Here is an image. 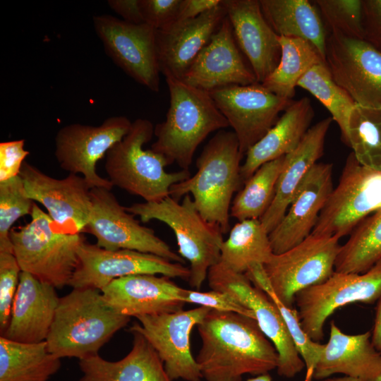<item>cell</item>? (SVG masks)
<instances>
[{"label":"cell","mask_w":381,"mask_h":381,"mask_svg":"<svg viewBox=\"0 0 381 381\" xmlns=\"http://www.w3.org/2000/svg\"><path fill=\"white\" fill-rule=\"evenodd\" d=\"M332 121L330 116L313 126L296 148L285 155L274 198L267 212L260 219L268 233L283 219L297 189L322 156L325 138Z\"/></svg>","instance_id":"4316f807"},{"label":"cell","mask_w":381,"mask_h":381,"mask_svg":"<svg viewBox=\"0 0 381 381\" xmlns=\"http://www.w3.org/2000/svg\"><path fill=\"white\" fill-rule=\"evenodd\" d=\"M207 279L212 290L226 291L253 312L260 329L279 355V375L292 378L305 368L278 308L268 295L254 286L243 273L236 272L221 262L211 267Z\"/></svg>","instance_id":"30bf717a"},{"label":"cell","mask_w":381,"mask_h":381,"mask_svg":"<svg viewBox=\"0 0 381 381\" xmlns=\"http://www.w3.org/2000/svg\"><path fill=\"white\" fill-rule=\"evenodd\" d=\"M236 44L258 83L277 68L281 58L278 35L265 19L259 0H222Z\"/></svg>","instance_id":"7402d4cb"},{"label":"cell","mask_w":381,"mask_h":381,"mask_svg":"<svg viewBox=\"0 0 381 381\" xmlns=\"http://www.w3.org/2000/svg\"><path fill=\"white\" fill-rule=\"evenodd\" d=\"M226 16V11L221 1L219 6L195 18L177 21L167 29L156 30L160 73L165 78L181 80Z\"/></svg>","instance_id":"cb8c5ba5"},{"label":"cell","mask_w":381,"mask_h":381,"mask_svg":"<svg viewBox=\"0 0 381 381\" xmlns=\"http://www.w3.org/2000/svg\"><path fill=\"white\" fill-rule=\"evenodd\" d=\"M78 263L69 286L102 290L113 280L135 274H161L188 280L190 270L179 262L137 250H109L86 241L79 247Z\"/></svg>","instance_id":"9a60e30c"},{"label":"cell","mask_w":381,"mask_h":381,"mask_svg":"<svg viewBox=\"0 0 381 381\" xmlns=\"http://www.w3.org/2000/svg\"><path fill=\"white\" fill-rule=\"evenodd\" d=\"M59 298L55 287L21 272L9 323L1 337L26 344L45 341Z\"/></svg>","instance_id":"d4e9b609"},{"label":"cell","mask_w":381,"mask_h":381,"mask_svg":"<svg viewBox=\"0 0 381 381\" xmlns=\"http://www.w3.org/2000/svg\"><path fill=\"white\" fill-rule=\"evenodd\" d=\"M126 210L143 223L158 220L169 226L176 238L178 253L190 263L189 285L200 291L211 267L220 261L223 233L200 214L190 195L181 202L170 195L159 202L134 203Z\"/></svg>","instance_id":"8992f818"},{"label":"cell","mask_w":381,"mask_h":381,"mask_svg":"<svg viewBox=\"0 0 381 381\" xmlns=\"http://www.w3.org/2000/svg\"><path fill=\"white\" fill-rule=\"evenodd\" d=\"M184 289L170 277L143 274L113 280L101 290L105 302L128 317L172 313L183 309Z\"/></svg>","instance_id":"603a6c76"},{"label":"cell","mask_w":381,"mask_h":381,"mask_svg":"<svg viewBox=\"0 0 381 381\" xmlns=\"http://www.w3.org/2000/svg\"><path fill=\"white\" fill-rule=\"evenodd\" d=\"M364 40L381 51V0L363 1Z\"/></svg>","instance_id":"f6af8a7d"},{"label":"cell","mask_w":381,"mask_h":381,"mask_svg":"<svg viewBox=\"0 0 381 381\" xmlns=\"http://www.w3.org/2000/svg\"><path fill=\"white\" fill-rule=\"evenodd\" d=\"M183 299L186 303H195L219 311L236 313L255 319L251 310L226 291H200L184 289Z\"/></svg>","instance_id":"b9f144b4"},{"label":"cell","mask_w":381,"mask_h":381,"mask_svg":"<svg viewBox=\"0 0 381 381\" xmlns=\"http://www.w3.org/2000/svg\"><path fill=\"white\" fill-rule=\"evenodd\" d=\"M19 175L27 195L46 208L56 231L71 234L83 231L92 211L91 188L83 176L69 174L55 179L26 161Z\"/></svg>","instance_id":"ac0fdd59"},{"label":"cell","mask_w":381,"mask_h":381,"mask_svg":"<svg viewBox=\"0 0 381 381\" xmlns=\"http://www.w3.org/2000/svg\"><path fill=\"white\" fill-rule=\"evenodd\" d=\"M21 270L11 253L0 252V334L9 323L13 302L19 284Z\"/></svg>","instance_id":"60d3db41"},{"label":"cell","mask_w":381,"mask_h":381,"mask_svg":"<svg viewBox=\"0 0 381 381\" xmlns=\"http://www.w3.org/2000/svg\"><path fill=\"white\" fill-rule=\"evenodd\" d=\"M247 381H272V377L269 375V373H267V374L257 375L255 377L248 379Z\"/></svg>","instance_id":"f907efd6"},{"label":"cell","mask_w":381,"mask_h":381,"mask_svg":"<svg viewBox=\"0 0 381 381\" xmlns=\"http://www.w3.org/2000/svg\"><path fill=\"white\" fill-rule=\"evenodd\" d=\"M95 31L107 55L129 77L155 92L159 90L160 70L156 30L133 24L109 14L93 17Z\"/></svg>","instance_id":"4fadbf2b"},{"label":"cell","mask_w":381,"mask_h":381,"mask_svg":"<svg viewBox=\"0 0 381 381\" xmlns=\"http://www.w3.org/2000/svg\"><path fill=\"white\" fill-rule=\"evenodd\" d=\"M325 64L356 104L381 107V51L365 40L330 33Z\"/></svg>","instance_id":"d6986e66"},{"label":"cell","mask_w":381,"mask_h":381,"mask_svg":"<svg viewBox=\"0 0 381 381\" xmlns=\"http://www.w3.org/2000/svg\"><path fill=\"white\" fill-rule=\"evenodd\" d=\"M278 40L282 50L279 64L260 84L276 95L292 99L299 80L312 67L325 61L305 40L278 36Z\"/></svg>","instance_id":"d6a6232c"},{"label":"cell","mask_w":381,"mask_h":381,"mask_svg":"<svg viewBox=\"0 0 381 381\" xmlns=\"http://www.w3.org/2000/svg\"><path fill=\"white\" fill-rule=\"evenodd\" d=\"M321 381H361V380L357 378L344 375V377H333V378L327 377V378L321 380Z\"/></svg>","instance_id":"681fc988"},{"label":"cell","mask_w":381,"mask_h":381,"mask_svg":"<svg viewBox=\"0 0 381 381\" xmlns=\"http://www.w3.org/2000/svg\"><path fill=\"white\" fill-rule=\"evenodd\" d=\"M339 239L337 236L310 234L286 251L274 253L263 265L272 289L282 303L294 308L298 292L332 276L341 247Z\"/></svg>","instance_id":"9c48e42d"},{"label":"cell","mask_w":381,"mask_h":381,"mask_svg":"<svg viewBox=\"0 0 381 381\" xmlns=\"http://www.w3.org/2000/svg\"><path fill=\"white\" fill-rule=\"evenodd\" d=\"M331 34L364 40L362 0H315Z\"/></svg>","instance_id":"ab89813d"},{"label":"cell","mask_w":381,"mask_h":381,"mask_svg":"<svg viewBox=\"0 0 381 381\" xmlns=\"http://www.w3.org/2000/svg\"><path fill=\"white\" fill-rule=\"evenodd\" d=\"M197 327L202 344L195 360L206 381H241L277 369V349L255 319L211 309Z\"/></svg>","instance_id":"6da1fadb"},{"label":"cell","mask_w":381,"mask_h":381,"mask_svg":"<svg viewBox=\"0 0 381 381\" xmlns=\"http://www.w3.org/2000/svg\"><path fill=\"white\" fill-rule=\"evenodd\" d=\"M24 145V139L0 143V181L20 174L25 159L30 153Z\"/></svg>","instance_id":"ee69618b"},{"label":"cell","mask_w":381,"mask_h":381,"mask_svg":"<svg viewBox=\"0 0 381 381\" xmlns=\"http://www.w3.org/2000/svg\"><path fill=\"white\" fill-rule=\"evenodd\" d=\"M34 203L20 175L0 181V252L13 253L11 226L20 217L31 214Z\"/></svg>","instance_id":"f35d334b"},{"label":"cell","mask_w":381,"mask_h":381,"mask_svg":"<svg viewBox=\"0 0 381 381\" xmlns=\"http://www.w3.org/2000/svg\"><path fill=\"white\" fill-rule=\"evenodd\" d=\"M132 122L124 116H113L99 126L71 123L61 128L55 137V157L61 169L81 174L90 188L114 186L96 171V164L129 132Z\"/></svg>","instance_id":"5bb4252c"},{"label":"cell","mask_w":381,"mask_h":381,"mask_svg":"<svg viewBox=\"0 0 381 381\" xmlns=\"http://www.w3.org/2000/svg\"><path fill=\"white\" fill-rule=\"evenodd\" d=\"M380 297L381 260L364 273L334 271L324 282L298 292L295 303L303 330L318 342L325 321L336 310L356 302L373 303Z\"/></svg>","instance_id":"8fae6325"},{"label":"cell","mask_w":381,"mask_h":381,"mask_svg":"<svg viewBox=\"0 0 381 381\" xmlns=\"http://www.w3.org/2000/svg\"><path fill=\"white\" fill-rule=\"evenodd\" d=\"M297 86L309 92L329 111L346 144L349 119L356 103L334 81L325 62L312 67L299 80Z\"/></svg>","instance_id":"74e56055"},{"label":"cell","mask_w":381,"mask_h":381,"mask_svg":"<svg viewBox=\"0 0 381 381\" xmlns=\"http://www.w3.org/2000/svg\"><path fill=\"white\" fill-rule=\"evenodd\" d=\"M381 260V209L363 219L341 246L334 270L364 273Z\"/></svg>","instance_id":"836d02e7"},{"label":"cell","mask_w":381,"mask_h":381,"mask_svg":"<svg viewBox=\"0 0 381 381\" xmlns=\"http://www.w3.org/2000/svg\"><path fill=\"white\" fill-rule=\"evenodd\" d=\"M107 4L122 20L133 24L145 23L140 8V0H109Z\"/></svg>","instance_id":"bcb514c9"},{"label":"cell","mask_w":381,"mask_h":381,"mask_svg":"<svg viewBox=\"0 0 381 381\" xmlns=\"http://www.w3.org/2000/svg\"><path fill=\"white\" fill-rule=\"evenodd\" d=\"M251 283L265 291L282 315L306 368L304 381H312L314 369L324 349L325 344L312 340L303 330L296 309L286 306L272 289L262 264L251 265L244 273Z\"/></svg>","instance_id":"8d00e7d4"},{"label":"cell","mask_w":381,"mask_h":381,"mask_svg":"<svg viewBox=\"0 0 381 381\" xmlns=\"http://www.w3.org/2000/svg\"><path fill=\"white\" fill-rule=\"evenodd\" d=\"M263 16L278 36L312 44L325 61L327 35L320 16L308 0H259Z\"/></svg>","instance_id":"f546056e"},{"label":"cell","mask_w":381,"mask_h":381,"mask_svg":"<svg viewBox=\"0 0 381 381\" xmlns=\"http://www.w3.org/2000/svg\"><path fill=\"white\" fill-rule=\"evenodd\" d=\"M243 156L234 132L219 131L198 157L197 172L174 184L169 195L179 200L191 195L202 217L219 226L223 234L228 233L231 199L243 185L241 177Z\"/></svg>","instance_id":"7a4b0ae2"},{"label":"cell","mask_w":381,"mask_h":381,"mask_svg":"<svg viewBox=\"0 0 381 381\" xmlns=\"http://www.w3.org/2000/svg\"><path fill=\"white\" fill-rule=\"evenodd\" d=\"M30 215V222L10 231L13 255L21 272L56 289L69 286L78 263V251L85 237L56 231L50 217L35 202Z\"/></svg>","instance_id":"52a82bcc"},{"label":"cell","mask_w":381,"mask_h":381,"mask_svg":"<svg viewBox=\"0 0 381 381\" xmlns=\"http://www.w3.org/2000/svg\"><path fill=\"white\" fill-rule=\"evenodd\" d=\"M346 144L360 164L381 171V107L356 104L349 119Z\"/></svg>","instance_id":"d590c367"},{"label":"cell","mask_w":381,"mask_h":381,"mask_svg":"<svg viewBox=\"0 0 381 381\" xmlns=\"http://www.w3.org/2000/svg\"><path fill=\"white\" fill-rule=\"evenodd\" d=\"M222 0H181L177 21L195 18L217 7Z\"/></svg>","instance_id":"7dc6e473"},{"label":"cell","mask_w":381,"mask_h":381,"mask_svg":"<svg viewBox=\"0 0 381 381\" xmlns=\"http://www.w3.org/2000/svg\"><path fill=\"white\" fill-rule=\"evenodd\" d=\"M313 117L314 110L308 97L294 101L277 123L246 153L241 167L243 184L262 164L294 150L310 128Z\"/></svg>","instance_id":"83f0119b"},{"label":"cell","mask_w":381,"mask_h":381,"mask_svg":"<svg viewBox=\"0 0 381 381\" xmlns=\"http://www.w3.org/2000/svg\"><path fill=\"white\" fill-rule=\"evenodd\" d=\"M371 341L375 348L381 353V297L377 301Z\"/></svg>","instance_id":"c3c4849f"},{"label":"cell","mask_w":381,"mask_h":381,"mask_svg":"<svg viewBox=\"0 0 381 381\" xmlns=\"http://www.w3.org/2000/svg\"><path fill=\"white\" fill-rule=\"evenodd\" d=\"M333 164L316 163L297 189L279 224L269 233L274 254L303 241L313 231L333 190Z\"/></svg>","instance_id":"44dd1931"},{"label":"cell","mask_w":381,"mask_h":381,"mask_svg":"<svg viewBox=\"0 0 381 381\" xmlns=\"http://www.w3.org/2000/svg\"><path fill=\"white\" fill-rule=\"evenodd\" d=\"M170 103L166 119L154 128L151 149L170 164L189 170L194 153L209 134L229 126L207 91L173 78H165Z\"/></svg>","instance_id":"277c9868"},{"label":"cell","mask_w":381,"mask_h":381,"mask_svg":"<svg viewBox=\"0 0 381 381\" xmlns=\"http://www.w3.org/2000/svg\"><path fill=\"white\" fill-rule=\"evenodd\" d=\"M133 335L131 350L123 358L110 361L99 354L79 361V381H172L157 353L138 332Z\"/></svg>","instance_id":"f1b7e54d"},{"label":"cell","mask_w":381,"mask_h":381,"mask_svg":"<svg viewBox=\"0 0 381 381\" xmlns=\"http://www.w3.org/2000/svg\"><path fill=\"white\" fill-rule=\"evenodd\" d=\"M147 119L132 122L129 132L107 153L104 168L109 180L128 193L141 197L145 202H159L169 195L170 188L190 178L189 170L167 172L171 164L163 155L143 146L154 134Z\"/></svg>","instance_id":"5b68a950"},{"label":"cell","mask_w":381,"mask_h":381,"mask_svg":"<svg viewBox=\"0 0 381 381\" xmlns=\"http://www.w3.org/2000/svg\"><path fill=\"white\" fill-rule=\"evenodd\" d=\"M181 0H140L144 23L156 30H164L176 22Z\"/></svg>","instance_id":"7bdbcfd3"},{"label":"cell","mask_w":381,"mask_h":381,"mask_svg":"<svg viewBox=\"0 0 381 381\" xmlns=\"http://www.w3.org/2000/svg\"><path fill=\"white\" fill-rule=\"evenodd\" d=\"M380 209L381 171L362 166L351 152L311 234L341 238Z\"/></svg>","instance_id":"ba28073f"},{"label":"cell","mask_w":381,"mask_h":381,"mask_svg":"<svg viewBox=\"0 0 381 381\" xmlns=\"http://www.w3.org/2000/svg\"><path fill=\"white\" fill-rule=\"evenodd\" d=\"M181 80L207 92L258 83L236 44L227 16L195 57Z\"/></svg>","instance_id":"ffe728a7"},{"label":"cell","mask_w":381,"mask_h":381,"mask_svg":"<svg viewBox=\"0 0 381 381\" xmlns=\"http://www.w3.org/2000/svg\"><path fill=\"white\" fill-rule=\"evenodd\" d=\"M131 317L114 310L100 290L73 289L59 298L46 344L55 356L85 359L99 354L100 349Z\"/></svg>","instance_id":"3957f363"},{"label":"cell","mask_w":381,"mask_h":381,"mask_svg":"<svg viewBox=\"0 0 381 381\" xmlns=\"http://www.w3.org/2000/svg\"><path fill=\"white\" fill-rule=\"evenodd\" d=\"M90 196L92 211L83 232L93 235L98 246L109 250H137L185 263V260L152 229L141 225L133 214L128 212L111 190L93 188Z\"/></svg>","instance_id":"7c38bea8"},{"label":"cell","mask_w":381,"mask_h":381,"mask_svg":"<svg viewBox=\"0 0 381 381\" xmlns=\"http://www.w3.org/2000/svg\"><path fill=\"white\" fill-rule=\"evenodd\" d=\"M274 253L266 231L260 219H246L229 231L221 248L220 261L231 270L246 273L255 263L265 264Z\"/></svg>","instance_id":"1f68e13d"},{"label":"cell","mask_w":381,"mask_h":381,"mask_svg":"<svg viewBox=\"0 0 381 381\" xmlns=\"http://www.w3.org/2000/svg\"><path fill=\"white\" fill-rule=\"evenodd\" d=\"M237 137L244 155L277 123L294 102L270 92L260 83L231 85L208 92Z\"/></svg>","instance_id":"e0dca14e"},{"label":"cell","mask_w":381,"mask_h":381,"mask_svg":"<svg viewBox=\"0 0 381 381\" xmlns=\"http://www.w3.org/2000/svg\"><path fill=\"white\" fill-rule=\"evenodd\" d=\"M285 155L262 164L243 184L234 198L230 217L240 221L260 219L274 198Z\"/></svg>","instance_id":"e575fe53"},{"label":"cell","mask_w":381,"mask_h":381,"mask_svg":"<svg viewBox=\"0 0 381 381\" xmlns=\"http://www.w3.org/2000/svg\"><path fill=\"white\" fill-rule=\"evenodd\" d=\"M61 365L46 341L26 344L0 337V381H49Z\"/></svg>","instance_id":"4dcf8cb0"},{"label":"cell","mask_w":381,"mask_h":381,"mask_svg":"<svg viewBox=\"0 0 381 381\" xmlns=\"http://www.w3.org/2000/svg\"><path fill=\"white\" fill-rule=\"evenodd\" d=\"M371 333H344L334 321L329 337L314 369L313 379L323 380L340 373L361 381H381V353L371 341Z\"/></svg>","instance_id":"484cf974"},{"label":"cell","mask_w":381,"mask_h":381,"mask_svg":"<svg viewBox=\"0 0 381 381\" xmlns=\"http://www.w3.org/2000/svg\"><path fill=\"white\" fill-rule=\"evenodd\" d=\"M211 309L199 306L172 313L138 316L129 331L140 332L152 346L173 380L202 378L190 346V335Z\"/></svg>","instance_id":"2e32d148"}]
</instances>
